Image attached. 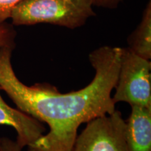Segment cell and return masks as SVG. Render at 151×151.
I'll return each mask as SVG.
<instances>
[{
	"label": "cell",
	"instance_id": "cell-1",
	"mask_svg": "<svg viewBox=\"0 0 151 151\" xmlns=\"http://www.w3.org/2000/svg\"><path fill=\"white\" fill-rule=\"evenodd\" d=\"M14 48H0V90L19 110L49 126L47 134L27 146L29 151H71L81 124L116 111L111 92L118 79L122 48L104 46L90 52L94 78L83 89L65 94L47 83H22L11 65Z\"/></svg>",
	"mask_w": 151,
	"mask_h": 151
},
{
	"label": "cell",
	"instance_id": "cell-2",
	"mask_svg": "<svg viewBox=\"0 0 151 151\" xmlns=\"http://www.w3.org/2000/svg\"><path fill=\"white\" fill-rule=\"evenodd\" d=\"M90 0H23L11 16L15 25L46 23L76 29L94 16Z\"/></svg>",
	"mask_w": 151,
	"mask_h": 151
},
{
	"label": "cell",
	"instance_id": "cell-8",
	"mask_svg": "<svg viewBox=\"0 0 151 151\" xmlns=\"http://www.w3.org/2000/svg\"><path fill=\"white\" fill-rule=\"evenodd\" d=\"M15 32L12 28L0 23V48L6 46H14Z\"/></svg>",
	"mask_w": 151,
	"mask_h": 151
},
{
	"label": "cell",
	"instance_id": "cell-9",
	"mask_svg": "<svg viewBox=\"0 0 151 151\" xmlns=\"http://www.w3.org/2000/svg\"><path fill=\"white\" fill-rule=\"evenodd\" d=\"M23 0H0V23L10 18L14 9Z\"/></svg>",
	"mask_w": 151,
	"mask_h": 151
},
{
	"label": "cell",
	"instance_id": "cell-11",
	"mask_svg": "<svg viewBox=\"0 0 151 151\" xmlns=\"http://www.w3.org/2000/svg\"><path fill=\"white\" fill-rule=\"evenodd\" d=\"M93 6L106 7V8H114L121 2L122 0H90Z\"/></svg>",
	"mask_w": 151,
	"mask_h": 151
},
{
	"label": "cell",
	"instance_id": "cell-4",
	"mask_svg": "<svg viewBox=\"0 0 151 151\" xmlns=\"http://www.w3.org/2000/svg\"><path fill=\"white\" fill-rule=\"evenodd\" d=\"M124 129L125 120L119 111L98 117L87 122L71 151H129Z\"/></svg>",
	"mask_w": 151,
	"mask_h": 151
},
{
	"label": "cell",
	"instance_id": "cell-3",
	"mask_svg": "<svg viewBox=\"0 0 151 151\" xmlns=\"http://www.w3.org/2000/svg\"><path fill=\"white\" fill-rule=\"evenodd\" d=\"M112 97L115 104L151 108V62L128 48H122L121 61Z\"/></svg>",
	"mask_w": 151,
	"mask_h": 151
},
{
	"label": "cell",
	"instance_id": "cell-6",
	"mask_svg": "<svg viewBox=\"0 0 151 151\" xmlns=\"http://www.w3.org/2000/svg\"><path fill=\"white\" fill-rule=\"evenodd\" d=\"M131 107L124 129L129 151H151V108Z\"/></svg>",
	"mask_w": 151,
	"mask_h": 151
},
{
	"label": "cell",
	"instance_id": "cell-5",
	"mask_svg": "<svg viewBox=\"0 0 151 151\" xmlns=\"http://www.w3.org/2000/svg\"><path fill=\"white\" fill-rule=\"evenodd\" d=\"M0 125H8L14 128L17 132L16 142L22 148L33 144L46 131L43 122L18 109L11 107L5 102L1 94Z\"/></svg>",
	"mask_w": 151,
	"mask_h": 151
},
{
	"label": "cell",
	"instance_id": "cell-10",
	"mask_svg": "<svg viewBox=\"0 0 151 151\" xmlns=\"http://www.w3.org/2000/svg\"><path fill=\"white\" fill-rule=\"evenodd\" d=\"M22 149L16 141H13L7 137L0 139V151H21Z\"/></svg>",
	"mask_w": 151,
	"mask_h": 151
},
{
	"label": "cell",
	"instance_id": "cell-7",
	"mask_svg": "<svg viewBox=\"0 0 151 151\" xmlns=\"http://www.w3.org/2000/svg\"><path fill=\"white\" fill-rule=\"evenodd\" d=\"M129 48L134 53L147 60L151 58V1L143 11L141 20L128 38Z\"/></svg>",
	"mask_w": 151,
	"mask_h": 151
}]
</instances>
